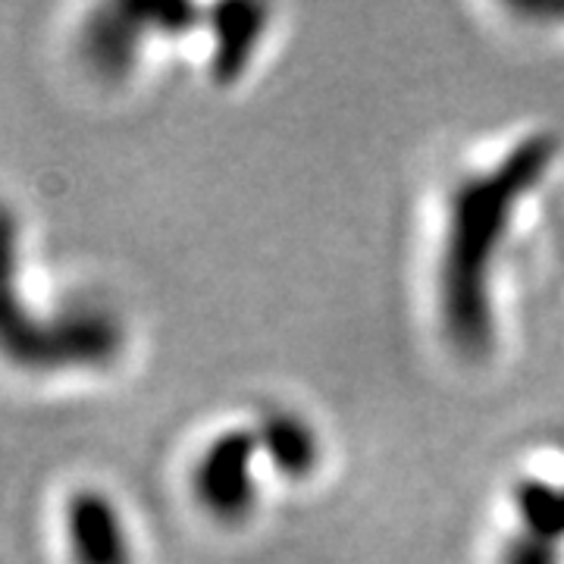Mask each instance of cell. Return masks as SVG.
<instances>
[{"label": "cell", "instance_id": "cell-2", "mask_svg": "<svg viewBox=\"0 0 564 564\" xmlns=\"http://www.w3.org/2000/svg\"><path fill=\"white\" fill-rule=\"evenodd\" d=\"M126 339V323L110 304H32L22 282V220L0 198V361L25 377L95 373L120 361Z\"/></svg>", "mask_w": 564, "mask_h": 564}, {"label": "cell", "instance_id": "cell-5", "mask_svg": "<svg viewBox=\"0 0 564 564\" xmlns=\"http://www.w3.org/2000/svg\"><path fill=\"white\" fill-rule=\"evenodd\" d=\"M261 462L267 464V455L254 421L220 430L204 443L202 455L192 464L195 502L220 524H245L261 505Z\"/></svg>", "mask_w": 564, "mask_h": 564}, {"label": "cell", "instance_id": "cell-6", "mask_svg": "<svg viewBox=\"0 0 564 564\" xmlns=\"http://www.w3.org/2000/svg\"><path fill=\"white\" fill-rule=\"evenodd\" d=\"M61 533L69 564H139L120 502L101 486H76L63 499Z\"/></svg>", "mask_w": 564, "mask_h": 564}, {"label": "cell", "instance_id": "cell-7", "mask_svg": "<svg viewBox=\"0 0 564 564\" xmlns=\"http://www.w3.org/2000/svg\"><path fill=\"white\" fill-rule=\"evenodd\" d=\"M254 426L263 443L267 464L280 480L304 484L321 470L323 455H326L321 430L299 408L267 404L254 417Z\"/></svg>", "mask_w": 564, "mask_h": 564}, {"label": "cell", "instance_id": "cell-1", "mask_svg": "<svg viewBox=\"0 0 564 564\" xmlns=\"http://www.w3.org/2000/svg\"><path fill=\"white\" fill-rule=\"evenodd\" d=\"M558 158V139L527 135L502 158L464 173L448 192L436 263V314L445 343L464 361H484L496 348V276L518 210L543 185Z\"/></svg>", "mask_w": 564, "mask_h": 564}, {"label": "cell", "instance_id": "cell-4", "mask_svg": "<svg viewBox=\"0 0 564 564\" xmlns=\"http://www.w3.org/2000/svg\"><path fill=\"white\" fill-rule=\"evenodd\" d=\"M508 508L499 564H564V452L527 464L508 486Z\"/></svg>", "mask_w": 564, "mask_h": 564}, {"label": "cell", "instance_id": "cell-3", "mask_svg": "<svg viewBox=\"0 0 564 564\" xmlns=\"http://www.w3.org/2000/svg\"><path fill=\"white\" fill-rule=\"evenodd\" d=\"M198 7H161V3H104L91 10L79 29V54L95 76L120 82L139 66L144 44L154 39H176L202 29Z\"/></svg>", "mask_w": 564, "mask_h": 564}]
</instances>
